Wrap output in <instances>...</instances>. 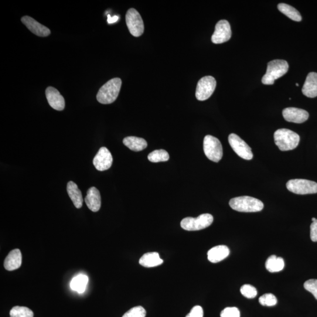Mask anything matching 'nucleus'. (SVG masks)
Wrapping results in <instances>:
<instances>
[{
  "label": "nucleus",
  "instance_id": "1",
  "mask_svg": "<svg viewBox=\"0 0 317 317\" xmlns=\"http://www.w3.org/2000/svg\"><path fill=\"white\" fill-rule=\"evenodd\" d=\"M275 144L281 151L294 149L299 144V136L288 129H279L274 132Z\"/></svg>",
  "mask_w": 317,
  "mask_h": 317
},
{
  "label": "nucleus",
  "instance_id": "2",
  "mask_svg": "<svg viewBox=\"0 0 317 317\" xmlns=\"http://www.w3.org/2000/svg\"><path fill=\"white\" fill-rule=\"evenodd\" d=\"M122 85L120 78H115L107 82L99 90L97 100L102 104H110L117 100Z\"/></svg>",
  "mask_w": 317,
  "mask_h": 317
},
{
  "label": "nucleus",
  "instance_id": "3",
  "mask_svg": "<svg viewBox=\"0 0 317 317\" xmlns=\"http://www.w3.org/2000/svg\"><path fill=\"white\" fill-rule=\"evenodd\" d=\"M230 206L234 210L240 212H258L264 208L261 200L250 196H240L231 199Z\"/></svg>",
  "mask_w": 317,
  "mask_h": 317
},
{
  "label": "nucleus",
  "instance_id": "4",
  "mask_svg": "<svg viewBox=\"0 0 317 317\" xmlns=\"http://www.w3.org/2000/svg\"><path fill=\"white\" fill-rule=\"evenodd\" d=\"M288 64L282 60H275L268 63L267 72L262 78L264 85L274 84V81L284 76L288 70Z\"/></svg>",
  "mask_w": 317,
  "mask_h": 317
},
{
  "label": "nucleus",
  "instance_id": "5",
  "mask_svg": "<svg viewBox=\"0 0 317 317\" xmlns=\"http://www.w3.org/2000/svg\"><path fill=\"white\" fill-rule=\"evenodd\" d=\"M204 152L207 158L214 162H219L223 157V148L219 139L207 135L203 141Z\"/></svg>",
  "mask_w": 317,
  "mask_h": 317
},
{
  "label": "nucleus",
  "instance_id": "6",
  "mask_svg": "<svg viewBox=\"0 0 317 317\" xmlns=\"http://www.w3.org/2000/svg\"><path fill=\"white\" fill-rule=\"evenodd\" d=\"M213 221V217L210 214H202L196 218L186 217L183 219L180 226L187 231H197L209 227Z\"/></svg>",
  "mask_w": 317,
  "mask_h": 317
},
{
  "label": "nucleus",
  "instance_id": "7",
  "mask_svg": "<svg viewBox=\"0 0 317 317\" xmlns=\"http://www.w3.org/2000/svg\"><path fill=\"white\" fill-rule=\"evenodd\" d=\"M290 192L297 195H308L317 193V183L306 179L289 180L286 184Z\"/></svg>",
  "mask_w": 317,
  "mask_h": 317
},
{
  "label": "nucleus",
  "instance_id": "8",
  "mask_svg": "<svg viewBox=\"0 0 317 317\" xmlns=\"http://www.w3.org/2000/svg\"><path fill=\"white\" fill-rule=\"evenodd\" d=\"M126 23L133 36H141L144 32V24L140 14L134 9H129L126 15Z\"/></svg>",
  "mask_w": 317,
  "mask_h": 317
},
{
  "label": "nucleus",
  "instance_id": "9",
  "mask_svg": "<svg viewBox=\"0 0 317 317\" xmlns=\"http://www.w3.org/2000/svg\"><path fill=\"white\" fill-rule=\"evenodd\" d=\"M216 81L211 76L204 77L197 83L196 97L197 100L203 101L209 99L216 89Z\"/></svg>",
  "mask_w": 317,
  "mask_h": 317
},
{
  "label": "nucleus",
  "instance_id": "10",
  "mask_svg": "<svg viewBox=\"0 0 317 317\" xmlns=\"http://www.w3.org/2000/svg\"><path fill=\"white\" fill-rule=\"evenodd\" d=\"M228 142L233 151L240 158L245 160H251L253 158L251 149L243 139L235 134L228 136Z\"/></svg>",
  "mask_w": 317,
  "mask_h": 317
},
{
  "label": "nucleus",
  "instance_id": "11",
  "mask_svg": "<svg viewBox=\"0 0 317 317\" xmlns=\"http://www.w3.org/2000/svg\"><path fill=\"white\" fill-rule=\"evenodd\" d=\"M231 30L229 23L227 20H220L217 23L215 31L211 37V42L214 44H222L231 39Z\"/></svg>",
  "mask_w": 317,
  "mask_h": 317
},
{
  "label": "nucleus",
  "instance_id": "12",
  "mask_svg": "<svg viewBox=\"0 0 317 317\" xmlns=\"http://www.w3.org/2000/svg\"><path fill=\"white\" fill-rule=\"evenodd\" d=\"M113 162L111 153L105 147L99 150L93 160V164L99 171H105L110 169Z\"/></svg>",
  "mask_w": 317,
  "mask_h": 317
},
{
  "label": "nucleus",
  "instance_id": "13",
  "mask_svg": "<svg viewBox=\"0 0 317 317\" xmlns=\"http://www.w3.org/2000/svg\"><path fill=\"white\" fill-rule=\"evenodd\" d=\"M282 115L285 121L296 124H302L307 120L309 117V114L306 111L292 107L284 109L282 111Z\"/></svg>",
  "mask_w": 317,
  "mask_h": 317
},
{
  "label": "nucleus",
  "instance_id": "14",
  "mask_svg": "<svg viewBox=\"0 0 317 317\" xmlns=\"http://www.w3.org/2000/svg\"><path fill=\"white\" fill-rule=\"evenodd\" d=\"M22 22L31 32L36 34V36L46 37L51 34V31L47 27L41 25L36 20L29 16H24L22 18Z\"/></svg>",
  "mask_w": 317,
  "mask_h": 317
},
{
  "label": "nucleus",
  "instance_id": "15",
  "mask_svg": "<svg viewBox=\"0 0 317 317\" xmlns=\"http://www.w3.org/2000/svg\"><path fill=\"white\" fill-rule=\"evenodd\" d=\"M46 95L48 102L54 110L57 111H63L64 110L65 100L60 92L56 88L49 87L47 88Z\"/></svg>",
  "mask_w": 317,
  "mask_h": 317
},
{
  "label": "nucleus",
  "instance_id": "16",
  "mask_svg": "<svg viewBox=\"0 0 317 317\" xmlns=\"http://www.w3.org/2000/svg\"><path fill=\"white\" fill-rule=\"evenodd\" d=\"M85 203L93 212H97L101 206V197L100 192L95 187L88 189L87 196L85 199Z\"/></svg>",
  "mask_w": 317,
  "mask_h": 317
},
{
  "label": "nucleus",
  "instance_id": "17",
  "mask_svg": "<svg viewBox=\"0 0 317 317\" xmlns=\"http://www.w3.org/2000/svg\"><path fill=\"white\" fill-rule=\"evenodd\" d=\"M22 264V255L18 248L10 251L6 257L4 266L8 271H14L21 267Z\"/></svg>",
  "mask_w": 317,
  "mask_h": 317
},
{
  "label": "nucleus",
  "instance_id": "18",
  "mask_svg": "<svg viewBox=\"0 0 317 317\" xmlns=\"http://www.w3.org/2000/svg\"><path fill=\"white\" fill-rule=\"evenodd\" d=\"M302 93L308 98L317 97V73L312 72L308 74L302 88Z\"/></svg>",
  "mask_w": 317,
  "mask_h": 317
},
{
  "label": "nucleus",
  "instance_id": "19",
  "mask_svg": "<svg viewBox=\"0 0 317 317\" xmlns=\"http://www.w3.org/2000/svg\"><path fill=\"white\" fill-rule=\"evenodd\" d=\"M230 254V250L226 245H220L211 248L208 251V260L213 263L224 260Z\"/></svg>",
  "mask_w": 317,
  "mask_h": 317
},
{
  "label": "nucleus",
  "instance_id": "20",
  "mask_svg": "<svg viewBox=\"0 0 317 317\" xmlns=\"http://www.w3.org/2000/svg\"><path fill=\"white\" fill-rule=\"evenodd\" d=\"M67 192L70 199L72 200L74 206L77 209H80L83 206V197L81 191L78 188L76 183L70 181L67 184Z\"/></svg>",
  "mask_w": 317,
  "mask_h": 317
},
{
  "label": "nucleus",
  "instance_id": "21",
  "mask_svg": "<svg viewBox=\"0 0 317 317\" xmlns=\"http://www.w3.org/2000/svg\"><path fill=\"white\" fill-rule=\"evenodd\" d=\"M163 260L156 252H151L143 255L140 258L139 264L145 267H154L163 264Z\"/></svg>",
  "mask_w": 317,
  "mask_h": 317
},
{
  "label": "nucleus",
  "instance_id": "22",
  "mask_svg": "<svg viewBox=\"0 0 317 317\" xmlns=\"http://www.w3.org/2000/svg\"><path fill=\"white\" fill-rule=\"evenodd\" d=\"M124 144L133 151L139 152L147 147V142L144 139L136 137V136H128L123 141Z\"/></svg>",
  "mask_w": 317,
  "mask_h": 317
},
{
  "label": "nucleus",
  "instance_id": "23",
  "mask_svg": "<svg viewBox=\"0 0 317 317\" xmlns=\"http://www.w3.org/2000/svg\"><path fill=\"white\" fill-rule=\"evenodd\" d=\"M284 267V261L281 257H277L275 255H272L267 258L265 262V268L271 272H279Z\"/></svg>",
  "mask_w": 317,
  "mask_h": 317
},
{
  "label": "nucleus",
  "instance_id": "24",
  "mask_svg": "<svg viewBox=\"0 0 317 317\" xmlns=\"http://www.w3.org/2000/svg\"><path fill=\"white\" fill-rule=\"evenodd\" d=\"M277 8L279 12L284 14L293 21L297 22L301 21L302 17L300 13L293 7L284 3H280L278 5Z\"/></svg>",
  "mask_w": 317,
  "mask_h": 317
},
{
  "label": "nucleus",
  "instance_id": "25",
  "mask_svg": "<svg viewBox=\"0 0 317 317\" xmlns=\"http://www.w3.org/2000/svg\"><path fill=\"white\" fill-rule=\"evenodd\" d=\"M88 282V278L87 275L80 274L75 277L71 281L70 286L74 291L79 293H83Z\"/></svg>",
  "mask_w": 317,
  "mask_h": 317
},
{
  "label": "nucleus",
  "instance_id": "26",
  "mask_svg": "<svg viewBox=\"0 0 317 317\" xmlns=\"http://www.w3.org/2000/svg\"><path fill=\"white\" fill-rule=\"evenodd\" d=\"M148 158L150 162L158 163L168 161L169 159V155L165 150H156L149 153Z\"/></svg>",
  "mask_w": 317,
  "mask_h": 317
},
{
  "label": "nucleus",
  "instance_id": "27",
  "mask_svg": "<svg viewBox=\"0 0 317 317\" xmlns=\"http://www.w3.org/2000/svg\"><path fill=\"white\" fill-rule=\"evenodd\" d=\"M10 317H34L32 310L26 306H16L10 312Z\"/></svg>",
  "mask_w": 317,
  "mask_h": 317
},
{
  "label": "nucleus",
  "instance_id": "28",
  "mask_svg": "<svg viewBox=\"0 0 317 317\" xmlns=\"http://www.w3.org/2000/svg\"><path fill=\"white\" fill-rule=\"evenodd\" d=\"M259 302L263 306H272L277 304V299L274 295L268 293L259 298Z\"/></svg>",
  "mask_w": 317,
  "mask_h": 317
},
{
  "label": "nucleus",
  "instance_id": "29",
  "mask_svg": "<svg viewBox=\"0 0 317 317\" xmlns=\"http://www.w3.org/2000/svg\"><path fill=\"white\" fill-rule=\"evenodd\" d=\"M146 310L142 306H135L124 313L122 317H145Z\"/></svg>",
  "mask_w": 317,
  "mask_h": 317
},
{
  "label": "nucleus",
  "instance_id": "30",
  "mask_svg": "<svg viewBox=\"0 0 317 317\" xmlns=\"http://www.w3.org/2000/svg\"><path fill=\"white\" fill-rule=\"evenodd\" d=\"M241 294L247 298H253L257 294V289L249 284H245L240 288Z\"/></svg>",
  "mask_w": 317,
  "mask_h": 317
},
{
  "label": "nucleus",
  "instance_id": "31",
  "mask_svg": "<svg viewBox=\"0 0 317 317\" xmlns=\"http://www.w3.org/2000/svg\"><path fill=\"white\" fill-rule=\"evenodd\" d=\"M304 287L314 296L317 299V279H310L306 281L304 284Z\"/></svg>",
  "mask_w": 317,
  "mask_h": 317
},
{
  "label": "nucleus",
  "instance_id": "32",
  "mask_svg": "<svg viewBox=\"0 0 317 317\" xmlns=\"http://www.w3.org/2000/svg\"><path fill=\"white\" fill-rule=\"evenodd\" d=\"M221 317H240L239 309L236 307H227L220 313Z\"/></svg>",
  "mask_w": 317,
  "mask_h": 317
},
{
  "label": "nucleus",
  "instance_id": "33",
  "mask_svg": "<svg viewBox=\"0 0 317 317\" xmlns=\"http://www.w3.org/2000/svg\"><path fill=\"white\" fill-rule=\"evenodd\" d=\"M203 310L202 306L196 305L191 309V311L186 317H203Z\"/></svg>",
  "mask_w": 317,
  "mask_h": 317
},
{
  "label": "nucleus",
  "instance_id": "34",
  "mask_svg": "<svg viewBox=\"0 0 317 317\" xmlns=\"http://www.w3.org/2000/svg\"><path fill=\"white\" fill-rule=\"evenodd\" d=\"M310 237L312 241H317V219L310 226Z\"/></svg>",
  "mask_w": 317,
  "mask_h": 317
},
{
  "label": "nucleus",
  "instance_id": "35",
  "mask_svg": "<svg viewBox=\"0 0 317 317\" xmlns=\"http://www.w3.org/2000/svg\"><path fill=\"white\" fill-rule=\"evenodd\" d=\"M119 19V17L117 16H114L111 17L110 16H108V22L109 24H112L117 22Z\"/></svg>",
  "mask_w": 317,
  "mask_h": 317
},
{
  "label": "nucleus",
  "instance_id": "36",
  "mask_svg": "<svg viewBox=\"0 0 317 317\" xmlns=\"http://www.w3.org/2000/svg\"><path fill=\"white\" fill-rule=\"evenodd\" d=\"M316 220V219H315V218H314V217L312 218V222H313V221H315Z\"/></svg>",
  "mask_w": 317,
  "mask_h": 317
},
{
  "label": "nucleus",
  "instance_id": "37",
  "mask_svg": "<svg viewBox=\"0 0 317 317\" xmlns=\"http://www.w3.org/2000/svg\"><path fill=\"white\" fill-rule=\"evenodd\" d=\"M296 86H298V84H296Z\"/></svg>",
  "mask_w": 317,
  "mask_h": 317
}]
</instances>
